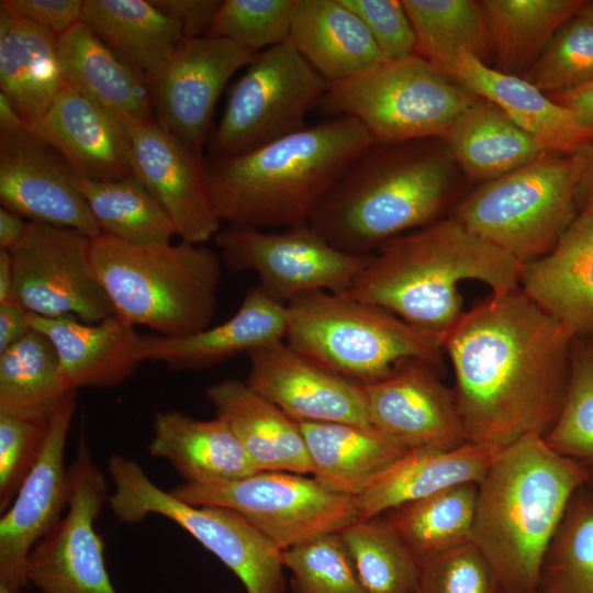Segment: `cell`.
I'll return each instance as SVG.
<instances>
[{"mask_svg": "<svg viewBox=\"0 0 593 593\" xmlns=\"http://www.w3.org/2000/svg\"><path fill=\"white\" fill-rule=\"evenodd\" d=\"M577 337L521 288L492 294L445 334L469 443L545 437L562 407Z\"/></svg>", "mask_w": 593, "mask_h": 593, "instance_id": "cell-1", "label": "cell"}, {"mask_svg": "<svg viewBox=\"0 0 593 593\" xmlns=\"http://www.w3.org/2000/svg\"><path fill=\"white\" fill-rule=\"evenodd\" d=\"M374 144L350 116L306 125L247 153L213 158L205 177L221 222L237 227L307 224L348 168Z\"/></svg>", "mask_w": 593, "mask_h": 593, "instance_id": "cell-2", "label": "cell"}, {"mask_svg": "<svg viewBox=\"0 0 593 593\" xmlns=\"http://www.w3.org/2000/svg\"><path fill=\"white\" fill-rule=\"evenodd\" d=\"M522 265L455 217L440 219L382 244L346 295L445 336L465 314L462 282L506 293L519 288Z\"/></svg>", "mask_w": 593, "mask_h": 593, "instance_id": "cell-3", "label": "cell"}, {"mask_svg": "<svg viewBox=\"0 0 593 593\" xmlns=\"http://www.w3.org/2000/svg\"><path fill=\"white\" fill-rule=\"evenodd\" d=\"M590 468L526 436L503 449L478 483L472 542L505 593H537L540 566Z\"/></svg>", "mask_w": 593, "mask_h": 593, "instance_id": "cell-4", "label": "cell"}, {"mask_svg": "<svg viewBox=\"0 0 593 593\" xmlns=\"http://www.w3.org/2000/svg\"><path fill=\"white\" fill-rule=\"evenodd\" d=\"M419 142L373 144L329 190L311 227L343 251L371 255L440 220L452 192L454 160L447 149Z\"/></svg>", "mask_w": 593, "mask_h": 593, "instance_id": "cell-5", "label": "cell"}, {"mask_svg": "<svg viewBox=\"0 0 593 593\" xmlns=\"http://www.w3.org/2000/svg\"><path fill=\"white\" fill-rule=\"evenodd\" d=\"M90 260L115 315L163 336L210 326L217 306L222 259L213 249L177 244L132 245L101 233Z\"/></svg>", "mask_w": 593, "mask_h": 593, "instance_id": "cell-6", "label": "cell"}, {"mask_svg": "<svg viewBox=\"0 0 593 593\" xmlns=\"http://www.w3.org/2000/svg\"><path fill=\"white\" fill-rule=\"evenodd\" d=\"M444 335L346 294L314 291L287 304L286 342L320 365L363 384L418 359L443 370Z\"/></svg>", "mask_w": 593, "mask_h": 593, "instance_id": "cell-7", "label": "cell"}, {"mask_svg": "<svg viewBox=\"0 0 593 593\" xmlns=\"http://www.w3.org/2000/svg\"><path fill=\"white\" fill-rule=\"evenodd\" d=\"M580 176L575 155L548 153L483 183L459 204L455 219L521 264L535 260L577 216Z\"/></svg>", "mask_w": 593, "mask_h": 593, "instance_id": "cell-8", "label": "cell"}, {"mask_svg": "<svg viewBox=\"0 0 593 593\" xmlns=\"http://www.w3.org/2000/svg\"><path fill=\"white\" fill-rule=\"evenodd\" d=\"M477 98L414 54L328 83L317 107L356 119L374 144L394 145L444 138Z\"/></svg>", "mask_w": 593, "mask_h": 593, "instance_id": "cell-9", "label": "cell"}, {"mask_svg": "<svg viewBox=\"0 0 593 593\" xmlns=\"http://www.w3.org/2000/svg\"><path fill=\"white\" fill-rule=\"evenodd\" d=\"M113 491L108 503L123 523L149 515L165 517L191 535L242 582L246 593H282L281 550L239 513L216 505H193L156 485L143 468L122 455L108 461Z\"/></svg>", "mask_w": 593, "mask_h": 593, "instance_id": "cell-10", "label": "cell"}, {"mask_svg": "<svg viewBox=\"0 0 593 593\" xmlns=\"http://www.w3.org/2000/svg\"><path fill=\"white\" fill-rule=\"evenodd\" d=\"M327 85L290 40L258 53L230 91L211 137L213 158L240 155L303 128Z\"/></svg>", "mask_w": 593, "mask_h": 593, "instance_id": "cell-11", "label": "cell"}, {"mask_svg": "<svg viewBox=\"0 0 593 593\" xmlns=\"http://www.w3.org/2000/svg\"><path fill=\"white\" fill-rule=\"evenodd\" d=\"M170 492L193 505H216L239 513L281 551L339 533L359 519L355 499L294 472L257 471L225 482L182 483Z\"/></svg>", "mask_w": 593, "mask_h": 593, "instance_id": "cell-12", "label": "cell"}, {"mask_svg": "<svg viewBox=\"0 0 593 593\" xmlns=\"http://www.w3.org/2000/svg\"><path fill=\"white\" fill-rule=\"evenodd\" d=\"M214 239L223 265L253 271L264 291L286 305L314 291L346 294L372 255L343 251L309 223L277 233L227 225Z\"/></svg>", "mask_w": 593, "mask_h": 593, "instance_id": "cell-13", "label": "cell"}, {"mask_svg": "<svg viewBox=\"0 0 593 593\" xmlns=\"http://www.w3.org/2000/svg\"><path fill=\"white\" fill-rule=\"evenodd\" d=\"M91 238L41 222H30L10 251L12 299L43 317L75 316L98 323L115 314L90 260Z\"/></svg>", "mask_w": 593, "mask_h": 593, "instance_id": "cell-14", "label": "cell"}, {"mask_svg": "<svg viewBox=\"0 0 593 593\" xmlns=\"http://www.w3.org/2000/svg\"><path fill=\"white\" fill-rule=\"evenodd\" d=\"M68 477L67 513L32 549L27 582L42 593H118L108 574L103 542L94 526L109 499L108 484L85 435L68 467Z\"/></svg>", "mask_w": 593, "mask_h": 593, "instance_id": "cell-15", "label": "cell"}, {"mask_svg": "<svg viewBox=\"0 0 593 593\" xmlns=\"http://www.w3.org/2000/svg\"><path fill=\"white\" fill-rule=\"evenodd\" d=\"M257 54L224 37L183 38L159 74L147 81L157 122L201 152L222 91Z\"/></svg>", "mask_w": 593, "mask_h": 593, "instance_id": "cell-16", "label": "cell"}, {"mask_svg": "<svg viewBox=\"0 0 593 593\" xmlns=\"http://www.w3.org/2000/svg\"><path fill=\"white\" fill-rule=\"evenodd\" d=\"M74 177L65 158L26 125L0 131L1 206L92 239L101 231Z\"/></svg>", "mask_w": 593, "mask_h": 593, "instance_id": "cell-17", "label": "cell"}, {"mask_svg": "<svg viewBox=\"0 0 593 593\" xmlns=\"http://www.w3.org/2000/svg\"><path fill=\"white\" fill-rule=\"evenodd\" d=\"M433 365L411 359L365 384L370 425L405 450H448L469 443L455 392Z\"/></svg>", "mask_w": 593, "mask_h": 593, "instance_id": "cell-18", "label": "cell"}, {"mask_svg": "<svg viewBox=\"0 0 593 593\" xmlns=\"http://www.w3.org/2000/svg\"><path fill=\"white\" fill-rule=\"evenodd\" d=\"M75 410L76 391L52 414L40 459L0 518V588L13 593L29 583L32 549L68 506L70 486L64 457Z\"/></svg>", "mask_w": 593, "mask_h": 593, "instance_id": "cell-19", "label": "cell"}, {"mask_svg": "<svg viewBox=\"0 0 593 593\" xmlns=\"http://www.w3.org/2000/svg\"><path fill=\"white\" fill-rule=\"evenodd\" d=\"M246 383L298 423L371 426L363 383L276 342L247 354Z\"/></svg>", "mask_w": 593, "mask_h": 593, "instance_id": "cell-20", "label": "cell"}, {"mask_svg": "<svg viewBox=\"0 0 593 593\" xmlns=\"http://www.w3.org/2000/svg\"><path fill=\"white\" fill-rule=\"evenodd\" d=\"M135 177L158 200L180 240L204 245L220 232L208 190L201 153L190 148L157 121L124 125Z\"/></svg>", "mask_w": 593, "mask_h": 593, "instance_id": "cell-21", "label": "cell"}, {"mask_svg": "<svg viewBox=\"0 0 593 593\" xmlns=\"http://www.w3.org/2000/svg\"><path fill=\"white\" fill-rule=\"evenodd\" d=\"M287 305L259 286L247 289L238 310L225 322L186 336L142 335V361L165 363L176 371H199L242 353L284 340Z\"/></svg>", "mask_w": 593, "mask_h": 593, "instance_id": "cell-22", "label": "cell"}, {"mask_svg": "<svg viewBox=\"0 0 593 593\" xmlns=\"http://www.w3.org/2000/svg\"><path fill=\"white\" fill-rule=\"evenodd\" d=\"M29 130L53 146L79 178L135 177L125 126L68 83L42 121Z\"/></svg>", "mask_w": 593, "mask_h": 593, "instance_id": "cell-23", "label": "cell"}, {"mask_svg": "<svg viewBox=\"0 0 593 593\" xmlns=\"http://www.w3.org/2000/svg\"><path fill=\"white\" fill-rule=\"evenodd\" d=\"M519 288L574 337L593 333V205L546 255L522 265Z\"/></svg>", "mask_w": 593, "mask_h": 593, "instance_id": "cell-24", "label": "cell"}, {"mask_svg": "<svg viewBox=\"0 0 593 593\" xmlns=\"http://www.w3.org/2000/svg\"><path fill=\"white\" fill-rule=\"evenodd\" d=\"M30 324L52 342L63 374L74 390L120 385L143 362L142 335L115 314L86 323L70 315L43 317L30 313Z\"/></svg>", "mask_w": 593, "mask_h": 593, "instance_id": "cell-25", "label": "cell"}, {"mask_svg": "<svg viewBox=\"0 0 593 593\" xmlns=\"http://www.w3.org/2000/svg\"><path fill=\"white\" fill-rule=\"evenodd\" d=\"M448 77L495 104L552 153L572 155L593 139V130L551 97L523 77L491 68L467 52L459 54Z\"/></svg>", "mask_w": 593, "mask_h": 593, "instance_id": "cell-26", "label": "cell"}, {"mask_svg": "<svg viewBox=\"0 0 593 593\" xmlns=\"http://www.w3.org/2000/svg\"><path fill=\"white\" fill-rule=\"evenodd\" d=\"M205 395L215 416L230 426L257 471L312 474L299 423L246 381L221 380L208 387Z\"/></svg>", "mask_w": 593, "mask_h": 593, "instance_id": "cell-27", "label": "cell"}, {"mask_svg": "<svg viewBox=\"0 0 593 593\" xmlns=\"http://www.w3.org/2000/svg\"><path fill=\"white\" fill-rule=\"evenodd\" d=\"M58 53L67 83L123 125L157 121L146 79L86 24L79 22L58 36Z\"/></svg>", "mask_w": 593, "mask_h": 593, "instance_id": "cell-28", "label": "cell"}, {"mask_svg": "<svg viewBox=\"0 0 593 593\" xmlns=\"http://www.w3.org/2000/svg\"><path fill=\"white\" fill-rule=\"evenodd\" d=\"M502 450L467 443L448 450H409L355 499L359 519H369L444 489L479 483Z\"/></svg>", "mask_w": 593, "mask_h": 593, "instance_id": "cell-29", "label": "cell"}, {"mask_svg": "<svg viewBox=\"0 0 593 593\" xmlns=\"http://www.w3.org/2000/svg\"><path fill=\"white\" fill-rule=\"evenodd\" d=\"M67 81L58 36L0 5V87L26 127L38 124Z\"/></svg>", "mask_w": 593, "mask_h": 593, "instance_id": "cell-30", "label": "cell"}, {"mask_svg": "<svg viewBox=\"0 0 593 593\" xmlns=\"http://www.w3.org/2000/svg\"><path fill=\"white\" fill-rule=\"evenodd\" d=\"M148 451L168 461L189 484L232 481L257 472L230 426L216 416L199 419L178 411L157 412Z\"/></svg>", "mask_w": 593, "mask_h": 593, "instance_id": "cell-31", "label": "cell"}, {"mask_svg": "<svg viewBox=\"0 0 593 593\" xmlns=\"http://www.w3.org/2000/svg\"><path fill=\"white\" fill-rule=\"evenodd\" d=\"M290 41L327 83L387 61L365 23L342 0H296Z\"/></svg>", "mask_w": 593, "mask_h": 593, "instance_id": "cell-32", "label": "cell"}, {"mask_svg": "<svg viewBox=\"0 0 593 593\" xmlns=\"http://www.w3.org/2000/svg\"><path fill=\"white\" fill-rule=\"evenodd\" d=\"M313 478L328 490L359 496L407 450L372 426L348 423H299Z\"/></svg>", "mask_w": 593, "mask_h": 593, "instance_id": "cell-33", "label": "cell"}, {"mask_svg": "<svg viewBox=\"0 0 593 593\" xmlns=\"http://www.w3.org/2000/svg\"><path fill=\"white\" fill-rule=\"evenodd\" d=\"M81 22L146 81L184 38L178 22L150 0H83Z\"/></svg>", "mask_w": 593, "mask_h": 593, "instance_id": "cell-34", "label": "cell"}, {"mask_svg": "<svg viewBox=\"0 0 593 593\" xmlns=\"http://www.w3.org/2000/svg\"><path fill=\"white\" fill-rule=\"evenodd\" d=\"M444 138L452 160L471 178L486 181L552 153L500 108L479 97L454 121Z\"/></svg>", "mask_w": 593, "mask_h": 593, "instance_id": "cell-35", "label": "cell"}, {"mask_svg": "<svg viewBox=\"0 0 593 593\" xmlns=\"http://www.w3.org/2000/svg\"><path fill=\"white\" fill-rule=\"evenodd\" d=\"M500 70L525 74L558 30L579 14L581 0L479 1Z\"/></svg>", "mask_w": 593, "mask_h": 593, "instance_id": "cell-36", "label": "cell"}, {"mask_svg": "<svg viewBox=\"0 0 593 593\" xmlns=\"http://www.w3.org/2000/svg\"><path fill=\"white\" fill-rule=\"evenodd\" d=\"M478 483L454 485L400 505L383 516L422 564L472 542Z\"/></svg>", "mask_w": 593, "mask_h": 593, "instance_id": "cell-37", "label": "cell"}, {"mask_svg": "<svg viewBox=\"0 0 593 593\" xmlns=\"http://www.w3.org/2000/svg\"><path fill=\"white\" fill-rule=\"evenodd\" d=\"M74 391L43 333L32 328L0 353V413L48 421Z\"/></svg>", "mask_w": 593, "mask_h": 593, "instance_id": "cell-38", "label": "cell"}, {"mask_svg": "<svg viewBox=\"0 0 593 593\" xmlns=\"http://www.w3.org/2000/svg\"><path fill=\"white\" fill-rule=\"evenodd\" d=\"M411 20L416 52L448 76L461 52L488 65L493 53L479 1L402 0Z\"/></svg>", "mask_w": 593, "mask_h": 593, "instance_id": "cell-39", "label": "cell"}, {"mask_svg": "<svg viewBox=\"0 0 593 593\" xmlns=\"http://www.w3.org/2000/svg\"><path fill=\"white\" fill-rule=\"evenodd\" d=\"M74 183L101 233L132 245L169 243L176 235L161 204L136 177L98 181L75 175Z\"/></svg>", "mask_w": 593, "mask_h": 593, "instance_id": "cell-40", "label": "cell"}, {"mask_svg": "<svg viewBox=\"0 0 593 593\" xmlns=\"http://www.w3.org/2000/svg\"><path fill=\"white\" fill-rule=\"evenodd\" d=\"M340 536L367 593H417L421 563L383 516L358 519Z\"/></svg>", "mask_w": 593, "mask_h": 593, "instance_id": "cell-41", "label": "cell"}, {"mask_svg": "<svg viewBox=\"0 0 593 593\" xmlns=\"http://www.w3.org/2000/svg\"><path fill=\"white\" fill-rule=\"evenodd\" d=\"M537 593H593V491L572 496L545 552Z\"/></svg>", "mask_w": 593, "mask_h": 593, "instance_id": "cell-42", "label": "cell"}, {"mask_svg": "<svg viewBox=\"0 0 593 593\" xmlns=\"http://www.w3.org/2000/svg\"><path fill=\"white\" fill-rule=\"evenodd\" d=\"M561 456L593 467V346L575 338L566 398L560 413L544 437Z\"/></svg>", "mask_w": 593, "mask_h": 593, "instance_id": "cell-43", "label": "cell"}, {"mask_svg": "<svg viewBox=\"0 0 593 593\" xmlns=\"http://www.w3.org/2000/svg\"><path fill=\"white\" fill-rule=\"evenodd\" d=\"M292 593H367L339 533L282 550Z\"/></svg>", "mask_w": 593, "mask_h": 593, "instance_id": "cell-44", "label": "cell"}, {"mask_svg": "<svg viewBox=\"0 0 593 593\" xmlns=\"http://www.w3.org/2000/svg\"><path fill=\"white\" fill-rule=\"evenodd\" d=\"M523 78L552 94L592 82L593 23L580 14L566 22Z\"/></svg>", "mask_w": 593, "mask_h": 593, "instance_id": "cell-45", "label": "cell"}, {"mask_svg": "<svg viewBox=\"0 0 593 593\" xmlns=\"http://www.w3.org/2000/svg\"><path fill=\"white\" fill-rule=\"evenodd\" d=\"M296 0H223L208 35L235 41L255 53L290 40Z\"/></svg>", "mask_w": 593, "mask_h": 593, "instance_id": "cell-46", "label": "cell"}, {"mask_svg": "<svg viewBox=\"0 0 593 593\" xmlns=\"http://www.w3.org/2000/svg\"><path fill=\"white\" fill-rule=\"evenodd\" d=\"M417 593H505L493 568L473 542L421 564Z\"/></svg>", "mask_w": 593, "mask_h": 593, "instance_id": "cell-47", "label": "cell"}, {"mask_svg": "<svg viewBox=\"0 0 593 593\" xmlns=\"http://www.w3.org/2000/svg\"><path fill=\"white\" fill-rule=\"evenodd\" d=\"M48 421L0 413V511L14 500L36 465L48 433Z\"/></svg>", "mask_w": 593, "mask_h": 593, "instance_id": "cell-48", "label": "cell"}, {"mask_svg": "<svg viewBox=\"0 0 593 593\" xmlns=\"http://www.w3.org/2000/svg\"><path fill=\"white\" fill-rule=\"evenodd\" d=\"M365 23L387 60L412 56L416 36L402 0H342Z\"/></svg>", "mask_w": 593, "mask_h": 593, "instance_id": "cell-49", "label": "cell"}, {"mask_svg": "<svg viewBox=\"0 0 593 593\" xmlns=\"http://www.w3.org/2000/svg\"><path fill=\"white\" fill-rule=\"evenodd\" d=\"M13 14L38 24L57 36L81 22L82 0H2Z\"/></svg>", "mask_w": 593, "mask_h": 593, "instance_id": "cell-50", "label": "cell"}, {"mask_svg": "<svg viewBox=\"0 0 593 593\" xmlns=\"http://www.w3.org/2000/svg\"><path fill=\"white\" fill-rule=\"evenodd\" d=\"M180 25L184 38L208 35L221 7L220 0H150Z\"/></svg>", "mask_w": 593, "mask_h": 593, "instance_id": "cell-51", "label": "cell"}, {"mask_svg": "<svg viewBox=\"0 0 593 593\" xmlns=\"http://www.w3.org/2000/svg\"><path fill=\"white\" fill-rule=\"evenodd\" d=\"M32 329L30 312L11 299L0 303V353L21 340Z\"/></svg>", "mask_w": 593, "mask_h": 593, "instance_id": "cell-52", "label": "cell"}, {"mask_svg": "<svg viewBox=\"0 0 593 593\" xmlns=\"http://www.w3.org/2000/svg\"><path fill=\"white\" fill-rule=\"evenodd\" d=\"M551 99L573 112L583 125L593 130V81L571 91L555 93Z\"/></svg>", "mask_w": 593, "mask_h": 593, "instance_id": "cell-53", "label": "cell"}, {"mask_svg": "<svg viewBox=\"0 0 593 593\" xmlns=\"http://www.w3.org/2000/svg\"><path fill=\"white\" fill-rule=\"evenodd\" d=\"M29 221L15 212L0 208V248L11 250L25 235Z\"/></svg>", "mask_w": 593, "mask_h": 593, "instance_id": "cell-54", "label": "cell"}, {"mask_svg": "<svg viewBox=\"0 0 593 593\" xmlns=\"http://www.w3.org/2000/svg\"><path fill=\"white\" fill-rule=\"evenodd\" d=\"M13 262L9 250L0 248V303L12 299Z\"/></svg>", "mask_w": 593, "mask_h": 593, "instance_id": "cell-55", "label": "cell"}, {"mask_svg": "<svg viewBox=\"0 0 593 593\" xmlns=\"http://www.w3.org/2000/svg\"><path fill=\"white\" fill-rule=\"evenodd\" d=\"M25 123L11 99L0 92V131L14 130Z\"/></svg>", "mask_w": 593, "mask_h": 593, "instance_id": "cell-56", "label": "cell"}, {"mask_svg": "<svg viewBox=\"0 0 593 593\" xmlns=\"http://www.w3.org/2000/svg\"><path fill=\"white\" fill-rule=\"evenodd\" d=\"M579 198H582L585 205H593V175L580 176Z\"/></svg>", "mask_w": 593, "mask_h": 593, "instance_id": "cell-57", "label": "cell"}, {"mask_svg": "<svg viewBox=\"0 0 593 593\" xmlns=\"http://www.w3.org/2000/svg\"><path fill=\"white\" fill-rule=\"evenodd\" d=\"M579 14L593 23V2L585 1Z\"/></svg>", "mask_w": 593, "mask_h": 593, "instance_id": "cell-58", "label": "cell"}, {"mask_svg": "<svg viewBox=\"0 0 593 593\" xmlns=\"http://www.w3.org/2000/svg\"><path fill=\"white\" fill-rule=\"evenodd\" d=\"M586 485L593 491V467L590 468V479Z\"/></svg>", "mask_w": 593, "mask_h": 593, "instance_id": "cell-59", "label": "cell"}, {"mask_svg": "<svg viewBox=\"0 0 593 593\" xmlns=\"http://www.w3.org/2000/svg\"><path fill=\"white\" fill-rule=\"evenodd\" d=\"M0 593H13V592H11V591H9V590H5V589H3V588H0Z\"/></svg>", "mask_w": 593, "mask_h": 593, "instance_id": "cell-60", "label": "cell"}, {"mask_svg": "<svg viewBox=\"0 0 593 593\" xmlns=\"http://www.w3.org/2000/svg\"><path fill=\"white\" fill-rule=\"evenodd\" d=\"M592 336H593V333H592ZM592 346H593V340L591 342Z\"/></svg>", "mask_w": 593, "mask_h": 593, "instance_id": "cell-61", "label": "cell"}]
</instances>
